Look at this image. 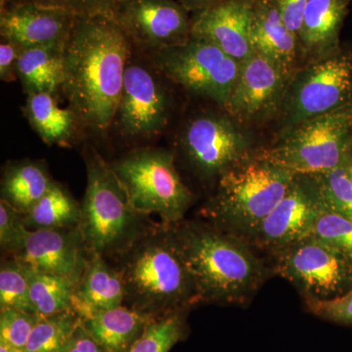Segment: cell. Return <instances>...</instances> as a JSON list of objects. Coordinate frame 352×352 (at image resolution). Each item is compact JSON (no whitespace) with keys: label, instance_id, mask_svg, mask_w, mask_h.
Segmentation results:
<instances>
[{"label":"cell","instance_id":"obj_7","mask_svg":"<svg viewBox=\"0 0 352 352\" xmlns=\"http://www.w3.org/2000/svg\"><path fill=\"white\" fill-rule=\"evenodd\" d=\"M110 164L139 212L156 214L166 224L184 219L193 194L178 173L170 150L141 146Z\"/></svg>","mask_w":352,"mask_h":352},{"label":"cell","instance_id":"obj_39","mask_svg":"<svg viewBox=\"0 0 352 352\" xmlns=\"http://www.w3.org/2000/svg\"><path fill=\"white\" fill-rule=\"evenodd\" d=\"M67 352H103L82 321L78 322Z\"/></svg>","mask_w":352,"mask_h":352},{"label":"cell","instance_id":"obj_5","mask_svg":"<svg viewBox=\"0 0 352 352\" xmlns=\"http://www.w3.org/2000/svg\"><path fill=\"white\" fill-rule=\"evenodd\" d=\"M296 175L254 154L217 180L201 217L248 241L288 191Z\"/></svg>","mask_w":352,"mask_h":352},{"label":"cell","instance_id":"obj_36","mask_svg":"<svg viewBox=\"0 0 352 352\" xmlns=\"http://www.w3.org/2000/svg\"><path fill=\"white\" fill-rule=\"evenodd\" d=\"M34 2L43 6L65 9L76 16L111 15L117 11L126 0H14Z\"/></svg>","mask_w":352,"mask_h":352},{"label":"cell","instance_id":"obj_4","mask_svg":"<svg viewBox=\"0 0 352 352\" xmlns=\"http://www.w3.org/2000/svg\"><path fill=\"white\" fill-rule=\"evenodd\" d=\"M82 156L87 182L80 229L89 254L113 261L155 221L133 207L110 163L94 146H85Z\"/></svg>","mask_w":352,"mask_h":352},{"label":"cell","instance_id":"obj_9","mask_svg":"<svg viewBox=\"0 0 352 352\" xmlns=\"http://www.w3.org/2000/svg\"><path fill=\"white\" fill-rule=\"evenodd\" d=\"M352 103V44L305 64L289 82L278 120L281 131Z\"/></svg>","mask_w":352,"mask_h":352},{"label":"cell","instance_id":"obj_14","mask_svg":"<svg viewBox=\"0 0 352 352\" xmlns=\"http://www.w3.org/2000/svg\"><path fill=\"white\" fill-rule=\"evenodd\" d=\"M113 17L142 52L179 45L191 38V13L177 0H126Z\"/></svg>","mask_w":352,"mask_h":352},{"label":"cell","instance_id":"obj_12","mask_svg":"<svg viewBox=\"0 0 352 352\" xmlns=\"http://www.w3.org/2000/svg\"><path fill=\"white\" fill-rule=\"evenodd\" d=\"M280 276L300 289L305 300H329L352 287V263L314 235L275 252Z\"/></svg>","mask_w":352,"mask_h":352},{"label":"cell","instance_id":"obj_41","mask_svg":"<svg viewBox=\"0 0 352 352\" xmlns=\"http://www.w3.org/2000/svg\"><path fill=\"white\" fill-rule=\"evenodd\" d=\"M0 352H25L23 349L9 346V344L0 342Z\"/></svg>","mask_w":352,"mask_h":352},{"label":"cell","instance_id":"obj_27","mask_svg":"<svg viewBox=\"0 0 352 352\" xmlns=\"http://www.w3.org/2000/svg\"><path fill=\"white\" fill-rule=\"evenodd\" d=\"M23 267L29 282L30 295L36 314L45 317L73 309L74 296L78 286L76 282L68 278L39 272L24 265Z\"/></svg>","mask_w":352,"mask_h":352},{"label":"cell","instance_id":"obj_19","mask_svg":"<svg viewBox=\"0 0 352 352\" xmlns=\"http://www.w3.org/2000/svg\"><path fill=\"white\" fill-rule=\"evenodd\" d=\"M251 41L254 52L296 74L303 62L298 36L285 23L277 0H256L252 9Z\"/></svg>","mask_w":352,"mask_h":352},{"label":"cell","instance_id":"obj_10","mask_svg":"<svg viewBox=\"0 0 352 352\" xmlns=\"http://www.w3.org/2000/svg\"><path fill=\"white\" fill-rule=\"evenodd\" d=\"M176 142L190 168L205 182H217L227 171L254 155L251 139L224 110L208 111L190 118Z\"/></svg>","mask_w":352,"mask_h":352},{"label":"cell","instance_id":"obj_30","mask_svg":"<svg viewBox=\"0 0 352 352\" xmlns=\"http://www.w3.org/2000/svg\"><path fill=\"white\" fill-rule=\"evenodd\" d=\"M1 308H16L36 314L24 267L14 256H6L0 265V309Z\"/></svg>","mask_w":352,"mask_h":352},{"label":"cell","instance_id":"obj_34","mask_svg":"<svg viewBox=\"0 0 352 352\" xmlns=\"http://www.w3.org/2000/svg\"><path fill=\"white\" fill-rule=\"evenodd\" d=\"M30 230L23 221V214L0 199V248L6 256L22 251Z\"/></svg>","mask_w":352,"mask_h":352},{"label":"cell","instance_id":"obj_26","mask_svg":"<svg viewBox=\"0 0 352 352\" xmlns=\"http://www.w3.org/2000/svg\"><path fill=\"white\" fill-rule=\"evenodd\" d=\"M80 204L61 183L54 182L50 190L29 210L23 221L29 230L80 226Z\"/></svg>","mask_w":352,"mask_h":352},{"label":"cell","instance_id":"obj_8","mask_svg":"<svg viewBox=\"0 0 352 352\" xmlns=\"http://www.w3.org/2000/svg\"><path fill=\"white\" fill-rule=\"evenodd\" d=\"M166 78L146 53L133 47L112 129L129 143H144L168 129L173 113Z\"/></svg>","mask_w":352,"mask_h":352},{"label":"cell","instance_id":"obj_25","mask_svg":"<svg viewBox=\"0 0 352 352\" xmlns=\"http://www.w3.org/2000/svg\"><path fill=\"white\" fill-rule=\"evenodd\" d=\"M64 46L46 45L21 48L17 63L18 80L25 94H62Z\"/></svg>","mask_w":352,"mask_h":352},{"label":"cell","instance_id":"obj_31","mask_svg":"<svg viewBox=\"0 0 352 352\" xmlns=\"http://www.w3.org/2000/svg\"><path fill=\"white\" fill-rule=\"evenodd\" d=\"M314 177L324 203L336 212L352 219V159Z\"/></svg>","mask_w":352,"mask_h":352},{"label":"cell","instance_id":"obj_29","mask_svg":"<svg viewBox=\"0 0 352 352\" xmlns=\"http://www.w3.org/2000/svg\"><path fill=\"white\" fill-rule=\"evenodd\" d=\"M187 311L183 310L151 319L127 352H170L188 333Z\"/></svg>","mask_w":352,"mask_h":352},{"label":"cell","instance_id":"obj_32","mask_svg":"<svg viewBox=\"0 0 352 352\" xmlns=\"http://www.w3.org/2000/svg\"><path fill=\"white\" fill-rule=\"evenodd\" d=\"M311 235L332 247L352 263V219L329 208L323 199Z\"/></svg>","mask_w":352,"mask_h":352},{"label":"cell","instance_id":"obj_11","mask_svg":"<svg viewBox=\"0 0 352 352\" xmlns=\"http://www.w3.org/2000/svg\"><path fill=\"white\" fill-rule=\"evenodd\" d=\"M146 54L170 82L220 108L226 105L241 68L237 60L195 36L179 45Z\"/></svg>","mask_w":352,"mask_h":352},{"label":"cell","instance_id":"obj_33","mask_svg":"<svg viewBox=\"0 0 352 352\" xmlns=\"http://www.w3.org/2000/svg\"><path fill=\"white\" fill-rule=\"evenodd\" d=\"M41 316L16 308L0 309V342L24 351Z\"/></svg>","mask_w":352,"mask_h":352},{"label":"cell","instance_id":"obj_3","mask_svg":"<svg viewBox=\"0 0 352 352\" xmlns=\"http://www.w3.org/2000/svg\"><path fill=\"white\" fill-rule=\"evenodd\" d=\"M112 263L124 281V305L150 318L188 310L199 303L170 224L155 222Z\"/></svg>","mask_w":352,"mask_h":352},{"label":"cell","instance_id":"obj_15","mask_svg":"<svg viewBox=\"0 0 352 352\" xmlns=\"http://www.w3.org/2000/svg\"><path fill=\"white\" fill-rule=\"evenodd\" d=\"M321 205L314 176L296 175L283 198L248 241L275 254L311 235Z\"/></svg>","mask_w":352,"mask_h":352},{"label":"cell","instance_id":"obj_1","mask_svg":"<svg viewBox=\"0 0 352 352\" xmlns=\"http://www.w3.org/2000/svg\"><path fill=\"white\" fill-rule=\"evenodd\" d=\"M133 45L111 15L76 16L64 46L62 94L82 131L107 135Z\"/></svg>","mask_w":352,"mask_h":352},{"label":"cell","instance_id":"obj_17","mask_svg":"<svg viewBox=\"0 0 352 352\" xmlns=\"http://www.w3.org/2000/svg\"><path fill=\"white\" fill-rule=\"evenodd\" d=\"M25 267L78 284L89 252L80 226L30 230L25 247L13 256Z\"/></svg>","mask_w":352,"mask_h":352},{"label":"cell","instance_id":"obj_16","mask_svg":"<svg viewBox=\"0 0 352 352\" xmlns=\"http://www.w3.org/2000/svg\"><path fill=\"white\" fill-rule=\"evenodd\" d=\"M76 19L75 14L58 7L1 0L0 36L20 48L65 45Z\"/></svg>","mask_w":352,"mask_h":352},{"label":"cell","instance_id":"obj_18","mask_svg":"<svg viewBox=\"0 0 352 352\" xmlns=\"http://www.w3.org/2000/svg\"><path fill=\"white\" fill-rule=\"evenodd\" d=\"M256 0H226L191 14V36L205 39L242 63L254 53L251 41Z\"/></svg>","mask_w":352,"mask_h":352},{"label":"cell","instance_id":"obj_40","mask_svg":"<svg viewBox=\"0 0 352 352\" xmlns=\"http://www.w3.org/2000/svg\"><path fill=\"white\" fill-rule=\"evenodd\" d=\"M177 1L192 14L217 6L226 0H177Z\"/></svg>","mask_w":352,"mask_h":352},{"label":"cell","instance_id":"obj_21","mask_svg":"<svg viewBox=\"0 0 352 352\" xmlns=\"http://www.w3.org/2000/svg\"><path fill=\"white\" fill-rule=\"evenodd\" d=\"M124 298V281L115 263L99 254H89L76 286L73 309L82 316L87 312L120 307Z\"/></svg>","mask_w":352,"mask_h":352},{"label":"cell","instance_id":"obj_6","mask_svg":"<svg viewBox=\"0 0 352 352\" xmlns=\"http://www.w3.org/2000/svg\"><path fill=\"white\" fill-rule=\"evenodd\" d=\"M352 103L280 131L272 145L256 153L296 175H318L352 159Z\"/></svg>","mask_w":352,"mask_h":352},{"label":"cell","instance_id":"obj_42","mask_svg":"<svg viewBox=\"0 0 352 352\" xmlns=\"http://www.w3.org/2000/svg\"><path fill=\"white\" fill-rule=\"evenodd\" d=\"M351 157H352V138H351Z\"/></svg>","mask_w":352,"mask_h":352},{"label":"cell","instance_id":"obj_13","mask_svg":"<svg viewBox=\"0 0 352 352\" xmlns=\"http://www.w3.org/2000/svg\"><path fill=\"white\" fill-rule=\"evenodd\" d=\"M294 75L254 52L241 63L239 75L222 109L241 126L278 118Z\"/></svg>","mask_w":352,"mask_h":352},{"label":"cell","instance_id":"obj_38","mask_svg":"<svg viewBox=\"0 0 352 352\" xmlns=\"http://www.w3.org/2000/svg\"><path fill=\"white\" fill-rule=\"evenodd\" d=\"M277 2L285 23L292 32L298 36L302 27L303 13L309 0H277Z\"/></svg>","mask_w":352,"mask_h":352},{"label":"cell","instance_id":"obj_28","mask_svg":"<svg viewBox=\"0 0 352 352\" xmlns=\"http://www.w3.org/2000/svg\"><path fill=\"white\" fill-rule=\"evenodd\" d=\"M80 316L74 309L41 317L30 336L25 352H67Z\"/></svg>","mask_w":352,"mask_h":352},{"label":"cell","instance_id":"obj_2","mask_svg":"<svg viewBox=\"0 0 352 352\" xmlns=\"http://www.w3.org/2000/svg\"><path fill=\"white\" fill-rule=\"evenodd\" d=\"M170 226L199 302H245L265 280V266L242 238L210 222L183 219Z\"/></svg>","mask_w":352,"mask_h":352},{"label":"cell","instance_id":"obj_22","mask_svg":"<svg viewBox=\"0 0 352 352\" xmlns=\"http://www.w3.org/2000/svg\"><path fill=\"white\" fill-rule=\"evenodd\" d=\"M82 325L103 352H127L153 318L122 305L80 316Z\"/></svg>","mask_w":352,"mask_h":352},{"label":"cell","instance_id":"obj_20","mask_svg":"<svg viewBox=\"0 0 352 352\" xmlns=\"http://www.w3.org/2000/svg\"><path fill=\"white\" fill-rule=\"evenodd\" d=\"M351 2L309 0L298 36L305 65L331 56L342 48L340 32Z\"/></svg>","mask_w":352,"mask_h":352},{"label":"cell","instance_id":"obj_24","mask_svg":"<svg viewBox=\"0 0 352 352\" xmlns=\"http://www.w3.org/2000/svg\"><path fill=\"white\" fill-rule=\"evenodd\" d=\"M54 182L44 161L23 159L8 162L2 171L0 199L25 214Z\"/></svg>","mask_w":352,"mask_h":352},{"label":"cell","instance_id":"obj_37","mask_svg":"<svg viewBox=\"0 0 352 352\" xmlns=\"http://www.w3.org/2000/svg\"><path fill=\"white\" fill-rule=\"evenodd\" d=\"M21 48L9 39H0V80L12 82L18 80L17 63Z\"/></svg>","mask_w":352,"mask_h":352},{"label":"cell","instance_id":"obj_23","mask_svg":"<svg viewBox=\"0 0 352 352\" xmlns=\"http://www.w3.org/2000/svg\"><path fill=\"white\" fill-rule=\"evenodd\" d=\"M57 99L50 94H28L25 116L44 143L71 147L82 129L75 112L60 107Z\"/></svg>","mask_w":352,"mask_h":352},{"label":"cell","instance_id":"obj_35","mask_svg":"<svg viewBox=\"0 0 352 352\" xmlns=\"http://www.w3.org/2000/svg\"><path fill=\"white\" fill-rule=\"evenodd\" d=\"M308 309L319 318L352 325V287L346 293L329 300H305Z\"/></svg>","mask_w":352,"mask_h":352}]
</instances>
